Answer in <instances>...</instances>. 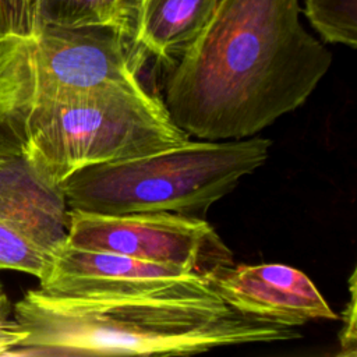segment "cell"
I'll use <instances>...</instances> for the list:
<instances>
[{"instance_id": "obj_14", "label": "cell", "mask_w": 357, "mask_h": 357, "mask_svg": "<svg viewBox=\"0 0 357 357\" xmlns=\"http://www.w3.org/2000/svg\"><path fill=\"white\" fill-rule=\"evenodd\" d=\"M349 301L343 310V328L339 332V356L356 357L357 354V317H356V269L349 280Z\"/></svg>"}, {"instance_id": "obj_6", "label": "cell", "mask_w": 357, "mask_h": 357, "mask_svg": "<svg viewBox=\"0 0 357 357\" xmlns=\"http://www.w3.org/2000/svg\"><path fill=\"white\" fill-rule=\"evenodd\" d=\"M64 241L177 266L211 284L234 265L233 252L204 218L174 212L109 215L68 208Z\"/></svg>"}, {"instance_id": "obj_2", "label": "cell", "mask_w": 357, "mask_h": 357, "mask_svg": "<svg viewBox=\"0 0 357 357\" xmlns=\"http://www.w3.org/2000/svg\"><path fill=\"white\" fill-rule=\"evenodd\" d=\"M11 356H188L300 337L290 326L211 298H84L29 290L13 314Z\"/></svg>"}, {"instance_id": "obj_5", "label": "cell", "mask_w": 357, "mask_h": 357, "mask_svg": "<svg viewBox=\"0 0 357 357\" xmlns=\"http://www.w3.org/2000/svg\"><path fill=\"white\" fill-rule=\"evenodd\" d=\"M126 22L0 33V103L54 99L107 84H137Z\"/></svg>"}, {"instance_id": "obj_15", "label": "cell", "mask_w": 357, "mask_h": 357, "mask_svg": "<svg viewBox=\"0 0 357 357\" xmlns=\"http://www.w3.org/2000/svg\"><path fill=\"white\" fill-rule=\"evenodd\" d=\"M21 337V331L11 315L8 297L0 283V356H11Z\"/></svg>"}, {"instance_id": "obj_7", "label": "cell", "mask_w": 357, "mask_h": 357, "mask_svg": "<svg viewBox=\"0 0 357 357\" xmlns=\"http://www.w3.org/2000/svg\"><path fill=\"white\" fill-rule=\"evenodd\" d=\"M49 294L84 298H211V282L177 266L63 241L39 279Z\"/></svg>"}, {"instance_id": "obj_3", "label": "cell", "mask_w": 357, "mask_h": 357, "mask_svg": "<svg viewBox=\"0 0 357 357\" xmlns=\"http://www.w3.org/2000/svg\"><path fill=\"white\" fill-rule=\"evenodd\" d=\"M190 138L141 82L0 103V148L21 153L57 187L88 166L149 155Z\"/></svg>"}, {"instance_id": "obj_1", "label": "cell", "mask_w": 357, "mask_h": 357, "mask_svg": "<svg viewBox=\"0 0 357 357\" xmlns=\"http://www.w3.org/2000/svg\"><path fill=\"white\" fill-rule=\"evenodd\" d=\"M298 15V0H218L167 78L176 126L198 139H241L301 106L332 56Z\"/></svg>"}, {"instance_id": "obj_4", "label": "cell", "mask_w": 357, "mask_h": 357, "mask_svg": "<svg viewBox=\"0 0 357 357\" xmlns=\"http://www.w3.org/2000/svg\"><path fill=\"white\" fill-rule=\"evenodd\" d=\"M264 137L208 141L191 138L149 155L81 169L60 183L67 206L93 213L174 212L204 218L241 177L262 166Z\"/></svg>"}, {"instance_id": "obj_12", "label": "cell", "mask_w": 357, "mask_h": 357, "mask_svg": "<svg viewBox=\"0 0 357 357\" xmlns=\"http://www.w3.org/2000/svg\"><path fill=\"white\" fill-rule=\"evenodd\" d=\"M304 14L329 43L357 46V0H305Z\"/></svg>"}, {"instance_id": "obj_10", "label": "cell", "mask_w": 357, "mask_h": 357, "mask_svg": "<svg viewBox=\"0 0 357 357\" xmlns=\"http://www.w3.org/2000/svg\"><path fill=\"white\" fill-rule=\"evenodd\" d=\"M218 0H141L134 39L160 60H173L197 39Z\"/></svg>"}, {"instance_id": "obj_11", "label": "cell", "mask_w": 357, "mask_h": 357, "mask_svg": "<svg viewBox=\"0 0 357 357\" xmlns=\"http://www.w3.org/2000/svg\"><path fill=\"white\" fill-rule=\"evenodd\" d=\"M126 22L123 0H0V33Z\"/></svg>"}, {"instance_id": "obj_13", "label": "cell", "mask_w": 357, "mask_h": 357, "mask_svg": "<svg viewBox=\"0 0 357 357\" xmlns=\"http://www.w3.org/2000/svg\"><path fill=\"white\" fill-rule=\"evenodd\" d=\"M52 254L25 233L0 223V271H18L42 278Z\"/></svg>"}, {"instance_id": "obj_8", "label": "cell", "mask_w": 357, "mask_h": 357, "mask_svg": "<svg viewBox=\"0 0 357 357\" xmlns=\"http://www.w3.org/2000/svg\"><path fill=\"white\" fill-rule=\"evenodd\" d=\"M212 287L231 308L290 328L339 318L304 272L283 264L231 265Z\"/></svg>"}, {"instance_id": "obj_9", "label": "cell", "mask_w": 357, "mask_h": 357, "mask_svg": "<svg viewBox=\"0 0 357 357\" xmlns=\"http://www.w3.org/2000/svg\"><path fill=\"white\" fill-rule=\"evenodd\" d=\"M67 202L18 152L0 148V223L14 227L53 254L66 240Z\"/></svg>"}]
</instances>
